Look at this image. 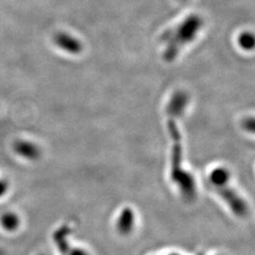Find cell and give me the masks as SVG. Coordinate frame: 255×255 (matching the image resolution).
I'll list each match as a JSON object with an SVG mask.
<instances>
[{"label": "cell", "instance_id": "cell-1", "mask_svg": "<svg viewBox=\"0 0 255 255\" xmlns=\"http://www.w3.org/2000/svg\"><path fill=\"white\" fill-rule=\"evenodd\" d=\"M188 101V94L183 90L176 91L171 96L167 105V129L172 143L170 178L180 190L184 198L190 201L196 197L197 187L194 177L186 171L183 165V138L181 128L178 124V121L186 110Z\"/></svg>", "mask_w": 255, "mask_h": 255}, {"label": "cell", "instance_id": "cell-2", "mask_svg": "<svg viewBox=\"0 0 255 255\" xmlns=\"http://www.w3.org/2000/svg\"><path fill=\"white\" fill-rule=\"evenodd\" d=\"M200 28V18L193 15L187 18L174 31L164 35L162 41L165 46L162 52V59L167 63L174 61L186 45L196 38Z\"/></svg>", "mask_w": 255, "mask_h": 255}, {"label": "cell", "instance_id": "cell-3", "mask_svg": "<svg viewBox=\"0 0 255 255\" xmlns=\"http://www.w3.org/2000/svg\"><path fill=\"white\" fill-rule=\"evenodd\" d=\"M230 180V172L224 167H217L209 175V184L212 188L226 202L235 216L243 218L247 216L249 209L243 198L231 186Z\"/></svg>", "mask_w": 255, "mask_h": 255}, {"label": "cell", "instance_id": "cell-4", "mask_svg": "<svg viewBox=\"0 0 255 255\" xmlns=\"http://www.w3.org/2000/svg\"><path fill=\"white\" fill-rule=\"evenodd\" d=\"M54 42L61 49L70 54H79L82 51L81 42L67 33H58L54 37Z\"/></svg>", "mask_w": 255, "mask_h": 255}, {"label": "cell", "instance_id": "cell-5", "mask_svg": "<svg viewBox=\"0 0 255 255\" xmlns=\"http://www.w3.org/2000/svg\"><path fill=\"white\" fill-rule=\"evenodd\" d=\"M14 151L18 155L29 160H36L41 155L40 149L33 143L28 141L16 142L14 145Z\"/></svg>", "mask_w": 255, "mask_h": 255}, {"label": "cell", "instance_id": "cell-6", "mask_svg": "<svg viewBox=\"0 0 255 255\" xmlns=\"http://www.w3.org/2000/svg\"><path fill=\"white\" fill-rule=\"evenodd\" d=\"M134 226V214L130 208H125L117 219L116 227L122 233H128Z\"/></svg>", "mask_w": 255, "mask_h": 255}, {"label": "cell", "instance_id": "cell-7", "mask_svg": "<svg viewBox=\"0 0 255 255\" xmlns=\"http://www.w3.org/2000/svg\"><path fill=\"white\" fill-rule=\"evenodd\" d=\"M1 222L4 226L5 229H9V230H13L15 229L18 224H19V221L18 218L12 213H8L6 215H4L1 219Z\"/></svg>", "mask_w": 255, "mask_h": 255}, {"label": "cell", "instance_id": "cell-8", "mask_svg": "<svg viewBox=\"0 0 255 255\" xmlns=\"http://www.w3.org/2000/svg\"><path fill=\"white\" fill-rule=\"evenodd\" d=\"M239 45L246 50L253 49L255 45L254 36L250 33H244L239 37Z\"/></svg>", "mask_w": 255, "mask_h": 255}, {"label": "cell", "instance_id": "cell-9", "mask_svg": "<svg viewBox=\"0 0 255 255\" xmlns=\"http://www.w3.org/2000/svg\"><path fill=\"white\" fill-rule=\"evenodd\" d=\"M244 127L246 129H248L249 131H254L255 130V121H254V118H248L245 120L244 122Z\"/></svg>", "mask_w": 255, "mask_h": 255}, {"label": "cell", "instance_id": "cell-10", "mask_svg": "<svg viewBox=\"0 0 255 255\" xmlns=\"http://www.w3.org/2000/svg\"><path fill=\"white\" fill-rule=\"evenodd\" d=\"M67 255H88V254L82 249H71L70 252H66Z\"/></svg>", "mask_w": 255, "mask_h": 255}, {"label": "cell", "instance_id": "cell-11", "mask_svg": "<svg viewBox=\"0 0 255 255\" xmlns=\"http://www.w3.org/2000/svg\"><path fill=\"white\" fill-rule=\"evenodd\" d=\"M7 188H8L7 184L4 181L0 180V197L3 196L7 192Z\"/></svg>", "mask_w": 255, "mask_h": 255}]
</instances>
